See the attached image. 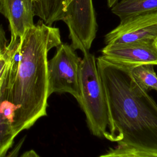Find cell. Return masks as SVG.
Masks as SVG:
<instances>
[{
  "instance_id": "2e32d148",
  "label": "cell",
  "mask_w": 157,
  "mask_h": 157,
  "mask_svg": "<svg viewBox=\"0 0 157 157\" xmlns=\"http://www.w3.org/2000/svg\"><path fill=\"white\" fill-rule=\"evenodd\" d=\"M8 44L6 37V33L2 27L0 25V56L6 52Z\"/></svg>"
},
{
  "instance_id": "e0dca14e",
  "label": "cell",
  "mask_w": 157,
  "mask_h": 157,
  "mask_svg": "<svg viewBox=\"0 0 157 157\" xmlns=\"http://www.w3.org/2000/svg\"><path fill=\"white\" fill-rule=\"evenodd\" d=\"M18 157H41L35 150H29L23 153Z\"/></svg>"
},
{
  "instance_id": "277c9868",
  "label": "cell",
  "mask_w": 157,
  "mask_h": 157,
  "mask_svg": "<svg viewBox=\"0 0 157 157\" xmlns=\"http://www.w3.org/2000/svg\"><path fill=\"white\" fill-rule=\"evenodd\" d=\"M52 59L48 60V94L67 93L77 101L80 98L79 70L82 58L67 44H61Z\"/></svg>"
},
{
  "instance_id": "d6986e66",
  "label": "cell",
  "mask_w": 157,
  "mask_h": 157,
  "mask_svg": "<svg viewBox=\"0 0 157 157\" xmlns=\"http://www.w3.org/2000/svg\"><path fill=\"white\" fill-rule=\"evenodd\" d=\"M153 43H154V45H155V48H156V50H157V37L154 39V40H153Z\"/></svg>"
},
{
  "instance_id": "ffe728a7",
  "label": "cell",
  "mask_w": 157,
  "mask_h": 157,
  "mask_svg": "<svg viewBox=\"0 0 157 157\" xmlns=\"http://www.w3.org/2000/svg\"><path fill=\"white\" fill-rule=\"evenodd\" d=\"M34 1H35V0H32V2H34Z\"/></svg>"
},
{
  "instance_id": "7c38bea8",
  "label": "cell",
  "mask_w": 157,
  "mask_h": 157,
  "mask_svg": "<svg viewBox=\"0 0 157 157\" xmlns=\"http://www.w3.org/2000/svg\"><path fill=\"white\" fill-rule=\"evenodd\" d=\"M155 65L145 64L131 68L130 72L136 83L146 91L151 90L157 91V75Z\"/></svg>"
},
{
  "instance_id": "9c48e42d",
  "label": "cell",
  "mask_w": 157,
  "mask_h": 157,
  "mask_svg": "<svg viewBox=\"0 0 157 157\" xmlns=\"http://www.w3.org/2000/svg\"><path fill=\"white\" fill-rule=\"evenodd\" d=\"M13 53L0 82V157H4L7 155L17 136L12 124V112L6 102L9 69Z\"/></svg>"
},
{
  "instance_id": "ac0fdd59",
  "label": "cell",
  "mask_w": 157,
  "mask_h": 157,
  "mask_svg": "<svg viewBox=\"0 0 157 157\" xmlns=\"http://www.w3.org/2000/svg\"><path fill=\"white\" fill-rule=\"evenodd\" d=\"M119 0H107L109 7H112Z\"/></svg>"
},
{
  "instance_id": "30bf717a",
  "label": "cell",
  "mask_w": 157,
  "mask_h": 157,
  "mask_svg": "<svg viewBox=\"0 0 157 157\" xmlns=\"http://www.w3.org/2000/svg\"><path fill=\"white\" fill-rule=\"evenodd\" d=\"M72 0H35L33 2L34 15L49 26L62 20L66 9Z\"/></svg>"
},
{
  "instance_id": "9a60e30c",
  "label": "cell",
  "mask_w": 157,
  "mask_h": 157,
  "mask_svg": "<svg viewBox=\"0 0 157 157\" xmlns=\"http://www.w3.org/2000/svg\"><path fill=\"white\" fill-rule=\"evenodd\" d=\"M26 136H23L20 140L15 144V147L8 153L4 157H18L20 151L21 149V147L25 141Z\"/></svg>"
},
{
  "instance_id": "5bb4252c",
  "label": "cell",
  "mask_w": 157,
  "mask_h": 157,
  "mask_svg": "<svg viewBox=\"0 0 157 157\" xmlns=\"http://www.w3.org/2000/svg\"><path fill=\"white\" fill-rule=\"evenodd\" d=\"M18 44L14 47L7 46V48L6 52L0 56V82L2 78V75L4 72L5 69H6L9 62L15 52Z\"/></svg>"
},
{
  "instance_id": "52a82bcc",
  "label": "cell",
  "mask_w": 157,
  "mask_h": 157,
  "mask_svg": "<svg viewBox=\"0 0 157 157\" xmlns=\"http://www.w3.org/2000/svg\"><path fill=\"white\" fill-rule=\"evenodd\" d=\"M153 40L107 44L101 50L102 56L110 62L129 67L145 64L157 66V50Z\"/></svg>"
},
{
  "instance_id": "7a4b0ae2",
  "label": "cell",
  "mask_w": 157,
  "mask_h": 157,
  "mask_svg": "<svg viewBox=\"0 0 157 157\" xmlns=\"http://www.w3.org/2000/svg\"><path fill=\"white\" fill-rule=\"evenodd\" d=\"M97 67L104 88L109 125L104 137L117 145L157 153V104L136 83L131 68L100 56Z\"/></svg>"
},
{
  "instance_id": "8992f818",
  "label": "cell",
  "mask_w": 157,
  "mask_h": 157,
  "mask_svg": "<svg viewBox=\"0 0 157 157\" xmlns=\"http://www.w3.org/2000/svg\"><path fill=\"white\" fill-rule=\"evenodd\" d=\"M157 37V11L131 16L105 36L106 44L154 40Z\"/></svg>"
},
{
  "instance_id": "5b68a950",
  "label": "cell",
  "mask_w": 157,
  "mask_h": 157,
  "mask_svg": "<svg viewBox=\"0 0 157 157\" xmlns=\"http://www.w3.org/2000/svg\"><path fill=\"white\" fill-rule=\"evenodd\" d=\"M62 21L67 26L71 47L83 53L89 52L98 28L93 1L72 0Z\"/></svg>"
},
{
  "instance_id": "4fadbf2b",
  "label": "cell",
  "mask_w": 157,
  "mask_h": 157,
  "mask_svg": "<svg viewBox=\"0 0 157 157\" xmlns=\"http://www.w3.org/2000/svg\"><path fill=\"white\" fill-rule=\"evenodd\" d=\"M98 157H157V153L117 145Z\"/></svg>"
},
{
  "instance_id": "3957f363",
  "label": "cell",
  "mask_w": 157,
  "mask_h": 157,
  "mask_svg": "<svg viewBox=\"0 0 157 157\" xmlns=\"http://www.w3.org/2000/svg\"><path fill=\"white\" fill-rule=\"evenodd\" d=\"M80 98L78 102L83 111L93 135L104 137L109 125L105 93L94 55L83 53L79 70Z\"/></svg>"
},
{
  "instance_id": "8fae6325",
  "label": "cell",
  "mask_w": 157,
  "mask_h": 157,
  "mask_svg": "<svg viewBox=\"0 0 157 157\" xmlns=\"http://www.w3.org/2000/svg\"><path fill=\"white\" fill-rule=\"evenodd\" d=\"M111 11L121 20L126 18L157 11V0H120Z\"/></svg>"
},
{
  "instance_id": "6da1fadb",
  "label": "cell",
  "mask_w": 157,
  "mask_h": 157,
  "mask_svg": "<svg viewBox=\"0 0 157 157\" xmlns=\"http://www.w3.org/2000/svg\"><path fill=\"white\" fill-rule=\"evenodd\" d=\"M61 43L59 28L42 20L19 39L10 65L6 98L17 135L47 115L48 53Z\"/></svg>"
},
{
  "instance_id": "ba28073f",
  "label": "cell",
  "mask_w": 157,
  "mask_h": 157,
  "mask_svg": "<svg viewBox=\"0 0 157 157\" xmlns=\"http://www.w3.org/2000/svg\"><path fill=\"white\" fill-rule=\"evenodd\" d=\"M0 13L9 21L11 32L9 47L17 45L25 31L35 25L32 0H0Z\"/></svg>"
}]
</instances>
